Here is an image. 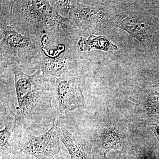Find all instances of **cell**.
I'll list each match as a JSON object with an SVG mask.
<instances>
[{"label":"cell","mask_w":159,"mask_h":159,"mask_svg":"<svg viewBox=\"0 0 159 159\" xmlns=\"http://www.w3.org/2000/svg\"><path fill=\"white\" fill-rule=\"evenodd\" d=\"M18 110L15 116L16 128L35 135L46 132L56 121L59 109L53 104L56 78L39 69L32 75L12 66Z\"/></svg>","instance_id":"cell-1"},{"label":"cell","mask_w":159,"mask_h":159,"mask_svg":"<svg viewBox=\"0 0 159 159\" xmlns=\"http://www.w3.org/2000/svg\"><path fill=\"white\" fill-rule=\"evenodd\" d=\"M18 32L41 41L70 39L76 31L70 21L60 15L49 1H8L5 22Z\"/></svg>","instance_id":"cell-2"},{"label":"cell","mask_w":159,"mask_h":159,"mask_svg":"<svg viewBox=\"0 0 159 159\" xmlns=\"http://www.w3.org/2000/svg\"><path fill=\"white\" fill-rule=\"evenodd\" d=\"M44 53L40 41L23 35L9 25H0L1 69L34 65L38 69Z\"/></svg>","instance_id":"cell-3"},{"label":"cell","mask_w":159,"mask_h":159,"mask_svg":"<svg viewBox=\"0 0 159 159\" xmlns=\"http://www.w3.org/2000/svg\"><path fill=\"white\" fill-rule=\"evenodd\" d=\"M19 130L17 144L9 159H66L60 145V124L56 121L40 134Z\"/></svg>","instance_id":"cell-4"},{"label":"cell","mask_w":159,"mask_h":159,"mask_svg":"<svg viewBox=\"0 0 159 159\" xmlns=\"http://www.w3.org/2000/svg\"><path fill=\"white\" fill-rule=\"evenodd\" d=\"M55 97L58 102L60 113L66 110L73 111L85 105L79 85L69 77L56 78Z\"/></svg>","instance_id":"cell-5"},{"label":"cell","mask_w":159,"mask_h":159,"mask_svg":"<svg viewBox=\"0 0 159 159\" xmlns=\"http://www.w3.org/2000/svg\"><path fill=\"white\" fill-rule=\"evenodd\" d=\"M14 121L15 116L7 117L5 128L0 132L1 158L9 159L17 144L19 130L15 126Z\"/></svg>","instance_id":"cell-6"},{"label":"cell","mask_w":159,"mask_h":159,"mask_svg":"<svg viewBox=\"0 0 159 159\" xmlns=\"http://www.w3.org/2000/svg\"><path fill=\"white\" fill-rule=\"evenodd\" d=\"M70 67V58L63 56L52 57L44 53L41 60L39 64L38 68L45 74L55 77H62Z\"/></svg>","instance_id":"cell-7"},{"label":"cell","mask_w":159,"mask_h":159,"mask_svg":"<svg viewBox=\"0 0 159 159\" xmlns=\"http://www.w3.org/2000/svg\"><path fill=\"white\" fill-rule=\"evenodd\" d=\"M60 140L68 151L71 159H89L81 142L64 126L60 124Z\"/></svg>","instance_id":"cell-8"},{"label":"cell","mask_w":159,"mask_h":159,"mask_svg":"<svg viewBox=\"0 0 159 159\" xmlns=\"http://www.w3.org/2000/svg\"><path fill=\"white\" fill-rule=\"evenodd\" d=\"M78 44L81 51H90L91 49H97L112 52L118 50L117 46L104 36L92 35L88 39L81 37Z\"/></svg>","instance_id":"cell-9"},{"label":"cell","mask_w":159,"mask_h":159,"mask_svg":"<svg viewBox=\"0 0 159 159\" xmlns=\"http://www.w3.org/2000/svg\"><path fill=\"white\" fill-rule=\"evenodd\" d=\"M121 28L124 29L133 36L136 38H140L143 34L142 28L140 23L134 19L126 18L122 21Z\"/></svg>","instance_id":"cell-10"},{"label":"cell","mask_w":159,"mask_h":159,"mask_svg":"<svg viewBox=\"0 0 159 159\" xmlns=\"http://www.w3.org/2000/svg\"><path fill=\"white\" fill-rule=\"evenodd\" d=\"M1 159H5L1 158Z\"/></svg>","instance_id":"cell-11"},{"label":"cell","mask_w":159,"mask_h":159,"mask_svg":"<svg viewBox=\"0 0 159 159\" xmlns=\"http://www.w3.org/2000/svg\"></svg>","instance_id":"cell-12"}]
</instances>
